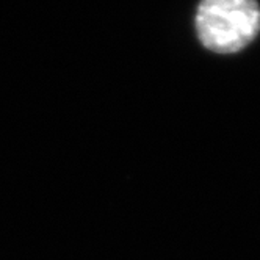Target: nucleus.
<instances>
[{
	"label": "nucleus",
	"instance_id": "obj_1",
	"mask_svg": "<svg viewBox=\"0 0 260 260\" xmlns=\"http://www.w3.org/2000/svg\"><path fill=\"white\" fill-rule=\"evenodd\" d=\"M196 31L209 50L235 53L258 35L260 7L257 0H201Z\"/></svg>",
	"mask_w": 260,
	"mask_h": 260
}]
</instances>
